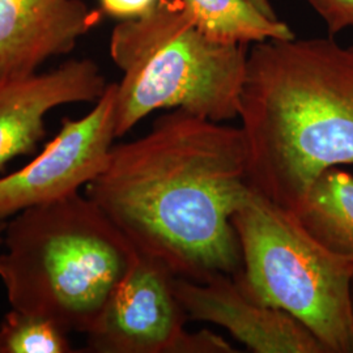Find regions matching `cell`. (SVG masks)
I'll return each instance as SVG.
<instances>
[{"label":"cell","mask_w":353,"mask_h":353,"mask_svg":"<svg viewBox=\"0 0 353 353\" xmlns=\"http://www.w3.org/2000/svg\"><path fill=\"white\" fill-rule=\"evenodd\" d=\"M252 190L241 127L173 109L145 135L113 145L85 195L138 252L204 283L241 272L232 220Z\"/></svg>","instance_id":"obj_1"},{"label":"cell","mask_w":353,"mask_h":353,"mask_svg":"<svg viewBox=\"0 0 353 353\" xmlns=\"http://www.w3.org/2000/svg\"><path fill=\"white\" fill-rule=\"evenodd\" d=\"M239 118L252 189L297 214L325 170L353 165V46L331 36L252 43Z\"/></svg>","instance_id":"obj_2"},{"label":"cell","mask_w":353,"mask_h":353,"mask_svg":"<svg viewBox=\"0 0 353 353\" xmlns=\"http://www.w3.org/2000/svg\"><path fill=\"white\" fill-rule=\"evenodd\" d=\"M0 280L12 309L87 334L138 250L80 192L6 221Z\"/></svg>","instance_id":"obj_3"},{"label":"cell","mask_w":353,"mask_h":353,"mask_svg":"<svg viewBox=\"0 0 353 353\" xmlns=\"http://www.w3.org/2000/svg\"><path fill=\"white\" fill-rule=\"evenodd\" d=\"M109 48L123 72L117 83V139L160 109H185L214 122L239 118L249 45L203 34L182 0H161L141 17L121 20Z\"/></svg>","instance_id":"obj_4"},{"label":"cell","mask_w":353,"mask_h":353,"mask_svg":"<svg viewBox=\"0 0 353 353\" xmlns=\"http://www.w3.org/2000/svg\"><path fill=\"white\" fill-rule=\"evenodd\" d=\"M245 292L287 312L325 344L353 353V258L325 248L299 219L252 190L233 214Z\"/></svg>","instance_id":"obj_5"},{"label":"cell","mask_w":353,"mask_h":353,"mask_svg":"<svg viewBox=\"0 0 353 353\" xmlns=\"http://www.w3.org/2000/svg\"><path fill=\"white\" fill-rule=\"evenodd\" d=\"M176 275L138 252L87 332V352L234 353L208 330L189 332V316L178 301Z\"/></svg>","instance_id":"obj_6"},{"label":"cell","mask_w":353,"mask_h":353,"mask_svg":"<svg viewBox=\"0 0 353 353\" xmlns=\"http://www.w3.org/2000/svg\"><path fill=\"white\" fill-rule=\"evenodd\" d=\"M117 83L80 119L64 118L34 160L0 178V221L80 192L108 164L115 135Z\"/></svg>","instance_id":"obj_7"},{"label":"cell","mask_w":353,"mask_h":353,"mask_svg":"<svg viewBox=\"0 0 353 353\" xmlns=\"http://www.w3.org/2000/svg\"><path fill=\"white\" fill-rule=\"evenodd\" d=\"M178 301L190 321L225 328L254 353H328L325 344L287 312L258 303L230 275L204 283L176 278Z\"/></svg>","instance_id":"obj_8"},{"label":"cell","mask_w":353,"mask_h":353,"mask_svg":"<svg viewBox=\"0 0 353 353\" xmlns=\"http://www.w3.org/2000/svg\"><path fill=\"white\" fill-rule=\"evenodd\" d=\"M106 88L92 59H70L46 72L0 81V172L14 157L34 152L46 135L45 119L51 110L96 103Z\"/></svg>","instance_id":"obj_9"},{"label":"cell","mask_w":353,"mask_h":353,"mask_svg":"<svg viewBox=\"0 0 353 353\" xmlns=\"http://www.w3.org/2000/svg\"><path fill=\"white\" fill-rule=\"evenodd\" d=\"M97 21L83 0H0V81L37 74Z\"/></svg>","instance_id":"obj_10"},{"label":"cell","mask_w":353,"mask_h":353,"mask_svg":"<svg viewBox=\"0 0 353 353\" xmlns=\"http://www.w3.org/2000/svg\"><path fill=\"white\" fill-rule=\"evenodd\" d=\"M299 221L328 250L353 258V176L338 166L318 176L307 191Z\"/></svg>","instance_id":"obj_11"},{"label":"cell","mask_w":353,"mask_h":353,"mask_svg":"<svg viewBox=\"0 0 353 353\" xmlns=\"http://www.w3.org/2000/svg\"><path fill=\"white\" fill-rule=\"evenodd\" d=\"M195 26L220 43L250 45L265 39H290L285 23L258 10L249 0H182Z\"/></svg>","instance_id":"obj_12"},{"label":"cell","mask_w":353,"mask_h":353,"mask_svg":"<svg viewBox=\"0 0 353 353\" xmlns=\"http://www.w3.org/2000/svg\"><path fill=\"white\" fill-rule=\"evenodd\" d=\"M68 332L48 316L12 309L0 326V353H71Z\"/></svg>","instance_id":"obj_13"},{"label":"cell","mask_w":353,"mask_h":353,"mask_svg":"<svg viewBox=\"0 0 353 353\" xmlns=\"http://www.w3.org/2000/svg\"><path fill=\"white\" fill-rule=\"evenodd\" d=\"M307 3L325 20L331 37L345 28H353V0H307Z\"/></svg>","instance_id":"obj_14"},{"label":"cell","mask_w":353,"mask_h":353,"mask_svg":"<svg viewBox=\"0 0 353 353\" xmlns=\"http://www.w3.org/2000/svg\"><path fill=\"white\" fill-rule=\"evenodd\" d=\"M161 0H99L102 12L114 19H137L153 11Z\"/></svg>","instance_id":"obj_15"},{"label":"cell","mask_w":353,"mask_h":353,"mask_svg":"<svg viewBox=\"0 0 353 353\" xmlns=\"http://www.w3.org/2000/svg\"><path fill=\"white\" fill-rule=\"evenodd\" d=\"M249 1L252 3L258 10H261V11L265 13V14H267V16H270V17H272V19H278L276 13L274 11V8L271 7V4H270L268 0H249Z\"/></svg>","instance_id":"obj_16"},{"label":"cell","mask_w":353,"mask_h":353,"mask_svg":"<svg viewBox=\"0 0 353 353\" xmlns=\"http://www.w3.org/2000/svg\"><path fill=\"white\" fill-rule=\"evenodd\" d=\"M4 228H6V221H0V243L3 242V233H4Z\"/></svg>","instance_id":"obj_17"},{"label":"cell","mask_w":353,"mask_h":353,"mask_svg":"<svg viewBox=\"0 0 353 353\" xmlns=\"http://www.w3.org/2000/svg\"><path fill=\"white\" fill-rule=\"evenodd\" d=\"M352 309H353V283H352Z\"/></svg>","instance_id":"obj_18"}]
</instances>
